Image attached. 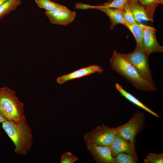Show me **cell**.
<instances>
[{
    "mask_svg": "<svg viewBox=\"0 0 163 163\" xmlns=\"http://www.w3.org/2000/svg\"><path fill=\"white\" fill-rule=\"evenodd\" d=\"M45 13L51 23L65 26L72 22L76 16V12L70 10L46 11Z\"/></svg>",
    "mask_w": 163,
    "mask_h": 163,
    "instance_id": "9c48e42d",
    "label": "cell"
},
{
    "mask_svg": "<svg viewBox=\"0 0 163 163\" xmlns=\"http://www.w3.org/2000/svg\"><path fill=\"white\" fill-rule=\"evenodd\" d=\"M38 7L46 11H70L66 7L50 0H34Z\"/></svg>",
    "mask_w": 163,
    "mask_h": 163,
    "instance_id": "9a60e30c",
    "label": "cell"
},
{
    "mask_svg": "<svg viewBox=\"0 0 163 163\" xmlns=\"http://www.w3.org/2000/svg\"><path fill=\"white\" fill-rule=\"evenodd\" d=\"M122 11L124 19L126 24H132L137 23L128 6L127 2L125 5Z\"/></svg>",
    "mask_w": 163,
    "mask_h": 163,
    "instance_id": "44dd1931",
    "label": "cell"
},
{
    "mask_svg": "<svg viewBox=\"0 0 163 163\" xmlns=\"http://www.w3.org/2000/svg\"><path fill=\"white\" fill-rule=\"evenodd\" d=\"M122 55L143 78L151 84H155L149 66V56L142 46L136 45L133 52L128 53H122Z\"/></svg>",
    "mask_w": 163,
    "mask_h": 163,
    "instance_id": "277c9868",
    "label": "cell"
},
{
    "mask_svg": "<svg viewBox=\"0 0 163 163\" xmlns=\"http://www.w3.org/2000/svg\"><path fill=\"white\" fill-rule=\"evenodd\" d=\"M90 8L95 9L105 13L109 18L110 21V29H112L118 24L125 26L126 23L124 19L122 10L119 9L101 7L98 6L90 5Z\"/></svg>",
    "mask_w": 163,
    "mask_h": 163,
    "instance_id": "4fadbf2b",
    "label": "cell"
},
{
    "mask_svg": "<svg viewBox=\"0 0 163 163\" xmlns=\"http://www.w3.org/2000/svg\"><path fill=\"white\" fill-rule=\"evenodd\" d=\"M109 148L113 157L119 153L126 152L131 154L137 158L135 146L129 141L119 134L115 138Z\"/></svg>",
    "mask_w": 163,
    "mask_h": 163,
    "instance_id": "8fae6325",
    "label": "cell"
},
{
    "mask_svg": "<svg viewBox=\"0 0 163 163\" xmlns=\"http://www.w3.org/2000/svg\"><path fill=\"white\" fill-rule=\"evenodd\" d=\"M114 163H136L137 158L131 154L126 152L117 153L113 157Z\"/></svg>",
    "mask_w": 163,
    "mask_h": 163,
    "instance_id": "ac0fdd59",
    "label": "cell"
},
{
    "mask_svg": "<svg viewBox=\"0 0 163 163\" xmlns=\"http://www.w3.org/2000/svg\"><path fill=\"white\" fill-rule=\"evenodd\" d=\"M2 123V128L14 143V152L25 155L31 148L33 138L32 129L25 116L17 122L7 120Z\"/></svg>",
    "mask_w": 163,
    "mask_h": 163,
    "instance_id": "6da1fadb",
    "label": "cell"
},
{
    "mask_svg": "<svg viewBox=\"0 0 163 163\" xmlns=\"http://www.w3.org/2000/svg\"><path fill=\"white\" fill-rule=\"evenodd\" d=\"M118 135L116 128H110L102 124L86 133L84 139L86 142L109 148Z\"/></svg>",
    "mask_w": 163,
    "mask_h": 163,
    "instance_id": "5b68a950",
    "label": "cell"
},
{
    "mask_svg": "<svg viewBox=\"0 0 163 163\" xmlns=\"http://www.w3.org/2000/svg\"><path fill=\"white\" fill-rule=\"evenodd\" d=\"M103 71V69L97 65H90L59 77L57 78L56 81L59 84H62L71 80L81 78L93 73H101Z\"/></svg>",
    "mask_w": 163,
    "mask_h": 163,
    "instance_id": "30bf717a",
    "label": "cell"
},
{
    "mask_svg": "<svg viewBox=\"0 0 163 163\" xmlns=\"http://www.w3.org/2000/svg\"><path fill=\"white\" fill-rule=\"evenodd\" d=\"M145 119L143 112L140 111L135 112L127 123L116 128L118 134L135 146L136 136L144 126Z\"/></svg>",
    "mask_w": 163,
    "mask_h": 163,
    "instance_id": "8992f818",
    "label": "cell"
},
{
    "mask_svg": "<svg viewBox=\"0 0 163 163\" xmlns=\"http://www.w3.org/2000/svg\"><path fill=\"white\" fill-rule=\"evenodd\" d=\"M79 160L72 153L68 152L64 153L61 157L60 163H73Z\"/></svg>",
    "mask_w": 163,
    "mask_h": 163,
    "instance_id": "603a6c76",
    "label": "cell"
},
{
    "mask_svg": "<svg viewBox=\"0 0 163 163\" xmlns=\"http://www.w3.org/2000/svg\"><path fill=\"white\" fill-rule=\"evenodd\" d=\"M148 11L154 15L155 10L159 4H163V0H136Z\"/></svg>",
    "mask_w": 163,
    "mask_h": 163,
    "instance_id": "d6986e66",
    "label": "cell"
},
{
    "mask_svg": "<svg viewBox=\"0 0 163 163\" xmlns=\"http://www.w3.org/2000/svg\"><path fill=\"white\" fill-rule=\"evenodd\" d=\"M163 154L150 152L144 160V163H162Z\"/></svg>",
    "mask_w": 163,
    "mask_h": 163,
    "instance_id": "7402d4cb",
    "label": "cell"
},
{
    "mask_svg": "<svg viewBox=\"0 0 163 163\" xmlns=\"http://www.w3.org/2000/svg\"><path fill=\"white\" fill-rule=\"evenodd\" d=\"M129 0H113L105 3L103 5H97L101 7L113 8L123 10L125 5Z\"/></svg>",
    "mask_w": 163,
    "mask_h": 163,
    "instance_id": "ffe728a7",
    "label": "cell"
},
{
    "mask_svg": "<svg viewBox=\"0 0 163 163\" xmlns=\"http://www.w3.org/2000/svg\"><path fill=\"white\" fill-rule=\"evenodd\" d=\"M143 29L142 46L148 56L153 53L163 52V47L156 37L157 30L151 26L142 24Z\"/></svg>",
    "mask_w": 163,
    "mask_h": 163,
    "instance_id": "52a82bcc",
    "label": "cell"
},
{
    "mask_svg": "<svg viewBox=\"0 0 163 163\" xmlns=\"http://www.w3.org/2000/svg\"><path fill=\"white\" fill-rule=\"evenodd\" d=\"M112 68L126 79L137 89L147 92L156 91L155 84L143 78L134 67L124 57L122 53L114 51L110 59Z\"/></svg>",
    "mask_w": 163,
    "mask_h": 163,
    "instance_id": "7a4b0ae2",
    "label": "cell"
},
{
    "mask_svg": "<svg viewBox=\"0 0 163 163\" xmlns=\"http://www.w3.org/2000/svg\"><path fill=\"white\" fill-rule=\"evenodd\" d=\"M87 148L96 162L98 163H114L109 148L86 142Z\"/></svg>",
    "mask_w": 163,
    "mask_h": 163,
    "instance_id": "ba28073f",
    "label": "cell"
},
{
    "mask_svg": "<svg viewBox=\"0 0 163 163\" xmlns=\"http://www.w3.org/2000/svg\"><path fill=\"white\" fill-rule=\"evenodd\" d=\"M127 4L137 23L141 24L144 22H153L154 15L150 13L137 1L129 0Z\"/></svg>",
    "mask_w": 163,
    "mask_h": 163,
    "instance_id": "7c38bea8",
    "label": "cell"
},
{
    "mask_svg": "<svg viewBox=\"0 0 163 163\" xmlns=\"http://www.w3.org/2000/svg\"><path fill=\"white\" fill-rule=\"evenodd\" d=\"M126 26L133 34L136 40V45L142 46L143 33L142 24L138 23L132 24H126Z\"/></svg>",
    "mask_w": 163,
    "mask_h": 163,
    "instance_id": "e0dca14e",
    "label": "cell"
},
{
    "mask_svg": "<svg viewBox=\"0 0 163 163\" xmlns=\"http://www.w3.org/2000/svg\"><path fill=\"white\" fill-rule=\"evenodd\" d=\"M115 87L120 94L130 102L155 117L158 118L160 117L156 113L145 106L133 94L125 90L119 84L116 83Z\"/></svg>",
    "mask_w": 163,
    "mask_h": 163,
    "instance_id": "5bb4252c",
    "label": "cell"
},
{
    "mask_svg": "<svg viewBox=\"0 0 163 163\" xmlns=\"http://www.w3.org/2000/svg\"><path fill=\"white\" fill-rule=\"evenodd\" d=\"M6 120H7L0 113V123H2Z\"/></svg>",
    "mask_w": 163,
    "mask_h": 163,
    "instance_id": "cb8c5ba5",
    "label": "cell"
},
{
    "mask_svg": "<svg viewBox=\"0 0 163 163\" xmlns=\"http://www.w3.org/2000/svg\"><path fill=\"white\" fill-rule=\"evenodd\" d=\"M0 113L8 120L19 121L25 116L23 103L7 87L0 88Z\"/></svg>",
    "mask_w": 163,
    "mask_h": 163,
    "instance_id": "3957f363",
    "label": "cell"
},
{
    "mask_svg": "<svg viewBox=\"0 0 163 163\" xmlns=\"http://www.w3.org/2000/svg\"><path fill=\"white\" fill-rule=\"evenodd\" d=\"M22 0H7L0 6V19L17 9Z\"/></svg>",
    "mask_w": 163,
    "mask_h": 163,
    "instance_id": "2e32d148",
    "label": "cell"
},
{
    "mask_svg": "<svg viewBox=\"0 0 163 163\" xmlns=\"http://www.w3.org/2000/svg\"><path fill=\"white\" fill-rule=\"evenodd\" d=\"M7 0H0V6Z\"/></svg>",
    "mask_w": 163,
    "mask_h": 163,
    "instance_id": "d4e9b609",
    "label": "cell"
}]
</instances>
